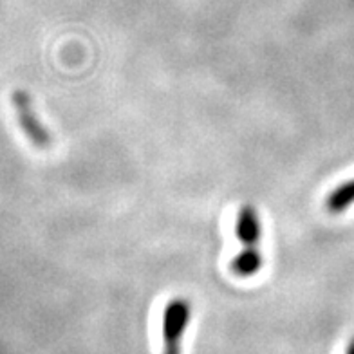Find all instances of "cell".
Masks as SVG:
<instances>
[{"mask_svg": "<svg viewBox=\"0 0 354 354\" xmlns=\"http://www.w3.org/2000/svg\"><path fill=\"white\" fill-rule=\"evenodd\" d=\"M235 233L239 241L246 248H255L261 243V219L259 214L252 205H243L237 215V224H235Z\"/></svg>", "mask_w": 354, "mask_h": 354, "instance_id": "cell-3", "label": "cell"}, {"mask_svg": "<svg viewBox=\"0 0 354 354\" xmlns=\"http://www.w3.org/2000/svg\"><path fill=\"white\" fill-rule=\"evenodd\" d=\"M345 354H354V336L351 338L349 345H347V349H345Z\"/></svg>", "mask_w": 354, "mask_h": 354, "instance_id": "cell-6", "label": "cell"}, {"mask_svg": "<svg viewBox=\"0 0 354 354\" xmlns=\"http://www.w3.org/2000/svg\"><path fill=\"white\" fill-rule=\"evenodd\" d=\"M15 109H17V118L22 127L24 134L28 136L29 141L38 147V149H49L51 147V134L47 132L42 122L38 120L33 109V100L26 91H15L11 96Z\"/></svg>", "mask_w": 354, "mask_h": 354, "instance_id": "cell-2", "label": "cell"}, {"mask_svg": "<svg viewBox=\"0 0 354 354\" xmlns=\"http://www.w3.org/2000/svg\"><path fill=\"white\" fill-rule=\"evenodd\" d=\"M230 268L237 277H253L262 268L261 252H257L255 248H246L233 259Z\"/></svg>", "mask_w": 354, "mask_h": 354, "instance_id": "cell-4", "label": "cell"}, {"mask_svg": "<svg viewBox=\"0 0 354 354\" xmlns=\"http://www.w3.org/2000/svg\"><path fill=\"white\" fill-rule=\"evenodd\" d=\"M351 205H354V179H351L347 183H342L340 187H336L326 197L327 212H331L335 215L344 214Z\"/></svg>", "mask_w": 354, "mask_h": 354, "instance_id": "cell-5", "label": "cell"}, {"mask_svg": "<svg viewBox=\"0 0 354 354\" xmlns=\"http://www.w3.org/2000/svg\"><path fill=\"white\" fill-rule=\"evenodd\" d=\"M192 317V306L187 299L176 297L163 311V354H181L183 335Z\"/></svg>", "mask_w": 354, "mask_h": 354, "instance_id": "cell-1", "label": "cell"}]
</instances>
